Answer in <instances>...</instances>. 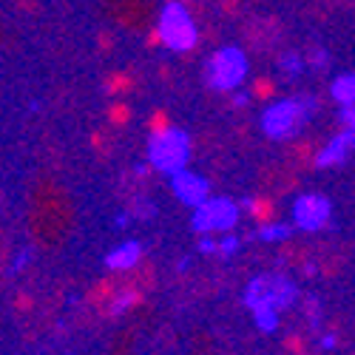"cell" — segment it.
<instances>
[{"mask_svg":"<svg viewBox=\"0 0 355 355\" xmlns=\"http://www.w3.org/2000/svg\"><path fill=\"white\" fill-rule=\"evenodd\" d=\"M318 114V100L315 94H295V97H282L270 105H264L259 125L261 134L273 142H287L299 137L302 128Z\"/></svg>","mask_w":355,"mask_h":355,"instance_id":"1","label":"cell"},{"mask_svg":"<svg viewBox=\"0 0 355 355\" xmlns=\"http://www.w3.org/2000/svg\"><path fill=\"white\" fill-rule=\"evenodd\" d=\"M157 37L165 51L188 54L199 46V26L185 0H165L157 17Z\"/></svg>","mask_w":355,"mask_h":355,"instance_id":"2","label":"cell"},{"mask_svg":"<svg viewBox=\"0 0 355 355\" xmlns=\"http://www.w3.org/2000/svg\"><path fill=\"white\" fill-rule=\"evenodd\" d=\"M248 77H250V60L239 46L216 49L202 66L205 85L216 94H233L236 88H245Z\"/></svg>","mask_w":355,"mask_h":355,"instance_id":"3","label":"cell"},{"mask_svg":"<svg viewBox=\"0 0 355 355\" xmlns=\"http://www.w3.org/2000/svg\"><path fill=\"white\" fill-rule=\"evenodd\" d=\"M191 154H193L191 134L180 125H162L148 137V165L165 176L188 168Z\"/></svg>","mask_w":355,"mask_h":355,"instance_id":"4","label":"cell"},{"mask_svg":"<svg viewBox=\"0 0 355 355\" xmlns=\"http://www.w3.org/2000/svg\"><path fill=\"white\" fill-rule=\"evenodd\" d=\"M299 284H295L290 276L284 273H259L245 284L242 293V302L245 307L261 310V307H270V310H290L295 302H299Z\"/></svg>","mask_w":355,"mask_h":355,"instance_id":"5","label":"cell"},{"mask_svg":"<svg viewBox=\"0 0 355 355\" xmlns=\"http://www.w3.org/2000/svg\"><path fill=\"white\" fill-rule=\"evenodd\" d=\"M242 205L239 199H230V196H208L199 208H193L191 216V230L199 236H219V233H230L242 219Z\"/></svg>","mask_w":355,"mask_h":355,"instance_id":"6","label":"cell"},{"mask_svg":"<svg viewBox=\"0 0 355 355\" xmlns=\"http://www.w3.org/2000/svg\"><path fill=\"white\" fill-rule=\"evenodd\" d=\"M333 222V199L327 193H299L290 208V225L302 233H318Z\"/></svg>","mask_w":355,"mask_h":355,"instance_id":"7","label":"cell"},{"mask_svg":"<svg viewBox=\"0 0 355 355\" xmlns=\"http://www.w3.org/2000/svg\"><path fill=\"white\" fill-rule=\"evenodd\" d=\"M168 182H171V193L176 196V202H182L185 208H199V205L211 196V182H208V176H202L199 171H191V168H182V171H176L168 176Z\"/></svg>","mask_w":355,"mask_h":355,"instance_id":"8","label":"cell"},{"mask_svg":"<svg viewBox=\"0 0 355 355\" xmlns=\"http://www.w3.org/2000/svg\"><path fill=\"white\" fill-rule=\"evenodd\" d=\"M355 154V131L352 128H341L336 137L327 139V145L318 148L315 154V168L327 171V168H341L349 157Z\"/></svg>","mask_w":355,"mask_h":355,"instance_id":"9","label":"cell"},{"mask_svg":"<svg viewBox=\"0 0 355 355\" xmlns=\"http://www.w3.org/2000/svg\"><path fill=\"white\" fill-rule=\"evenodd\" d=\"M142 253H145V245H142L139 239H123L120 245L111 248V250L105 253V268H108L111 273L134 270L137 264H139V259H142Z\"/></svg>","mask_w":355,"mask_h":355,"instance_id":"10","label":"cell"},{"mask_svg":"<svg viewBox=\"0 0 355 355\" xmlns=\"http://www.w3.org/2000/svg\"><path fill=\"white\" fill-rule=\"evenodd\" d=\"M330 97L336 105H355V71H341L330 83Z\"/></svg>","mask_w":355,"mask_h":355,"instance_id":"11","label":"cell"},{"mask_svg":"<svg viewBox=\"0 0 355 355\" xmlns=\"http://www.w3.org/2000/svg\"><path fill=\"white\" fill-rule=\"evenodd\" d=\"M293 225L287 222H270V225H261L259 230L250 233V239L261 242V245H279V242H287L290 236H293Z\"/></svg>","mask_w":355,"mask_h":355,"instance_id":"12","label":"cell"},{"mask_svg":"<svg viewBox=\"0 0 355 355\" xmlns=\"http://www.w3.org/2000/svg\"><path fill=\"white\" fill-rule=\"evenodd\" d=\"M279 69L287 80H295V77H302L307 71V57L299 54V51H287L279 57Z\"/></svg>","mask_w":355,"mask_h":355,"instance_id":"13","label":"cell"},{"mask_svg":"<svg viewBox=\"0 0 355 355\" xmlns=\"http://www.w3.org/2000/svg\"><path fill=\"white\" fill-rule=\"evenodd\" d=\"M253 324L256 330L264 333V336H273L282 324V313L279 310H270V307H261V310H253Z\"/></svg>","mask_w":355,"mask_h":355,"instance_id":"14","label":"cell"},{"mask_svg":"<svg viewBox=\"0 0 355 355\" xmlns=\"http://www.w3.org/2000/svg\"><path fill=\"white\" fill-rule=\"evenodd\" d=\"M139 302V293L137 290H123L116 299L111 302V307H108V315H125L134 304Z\"/></svg>","mask_w":355,"mask_h":355,"instance_id":"15","label":"cell"},{"mask_svg":"<svg viewBox=\"0 0 355 355\" xmlns=\"http://www.w3.org/2000/svg\"><path fill=\"white\" fill-rule=\"evenodd\" d=\"M239 248H242V239L239 236H233V230L219 236V256L222 259H233L236 253H239Z\"/></svg>","mask_w":355,"mask_h":355,"instance_id":"16","label":"cell"},{"mask_svg":"<svg viewBox=\"0 0 355 355\" xmlns=\"http://www.w3.org/2000/svg\"><path fill=\"white\" fill-rule=\"evenodd\" d=\"M28 261H32V248H20V250L15 253V259H12V264H9V276L23 273V270L28 268Z\"/></svg>","mask_w":355,"mask_h":355,"instance_id":"17","label":"cell"},{"mask_svg":"<svg viewBox=\"0 0 355 355\" xmlns=\"http://www.w3.org/2000/svg\"><path fill=\"white\" fill-rule=\"evenodd\" d=\"M307 57V69H315V71H324L330 66V54L324 49H313V54H304Z\"/></svg>","mask_w":355,"mask_h":355,"instance_id":"18","label":"cell"},{"mask_svg":"<svg viewBox=\"0 0 355 355\" xmlns=\"http://www.w3.org/2000/svg\"><path fill=\"white\" fill-rule=\"evenodd\" d=\"M196 250L202 253V256H214V253H219V239L216 236H199V245H196Z\"/></svg>","mask_w":355,"mask_h":355,"instance_id":"19","label":"cell"},{"mask_svg":"<svg viewBox=\"0 0 355 355\" xmlns=\"http://www.w3.org/2000/svg\"><path fill=\"white\" fill-rule=\"evenodd\" d=\"M338 123H341V128L355 131V105H341L338 108Z\"/></svg>","mask_w":355,"mask_h":355,"instance_id":"20","label":"cell"},{"mask_svg":"<svg viewBox=\"0 0 355 355\" xmlns=\"http://www.w3.org/2000/svg\"><path fill=\"white\" fill-rule=\"evenodd\" d=\"M131 222H134V214H131V211L116 214V216H114V230H125Z\"/></svg>","mask_w":355,"mask_h":355,"instance_id":"21","label":"cell"},{"mask_svg":"<svg viewBox=\"0 0 355 355\" xmlns=\"http://www.w3.org/2000/svg\"><path fill=\"white\" fill-rule=\"evenodd\" d=\"M250 103V94L245 92V88H236V92H233V105L236 108H245Z\"/></svg>","mask_w":355,"mask_h":355,"instance_id":"22","label":"cell"},{"mask_svg":"<svg viewBox=\"0 0 355 355\" xmlns=\"http://www.w3.org/2000/svg\"><path fill=\"white\" fill-rule=\"evenodd\" d=\"M336 344H338L336 333H327V336H321V347H324V349H333Z\"/></svg>","mask_w":355,"mask_h":355,"instance_id":"23","label":"cell"},{"mask_svg":"<svg viewBox=\"0 0 355 355\" xmlns=\"http://www.w3.org/2000/svg\"><path fill=\"white\" fill-rule=\"evenodd\" d=\"M188 268H191V256H182L180 261H176V270L180 273H188Z\"/></svg>","mask_w":355,"mask_h":355,"instance_id":"24","label":"cell"}]
</instances>
